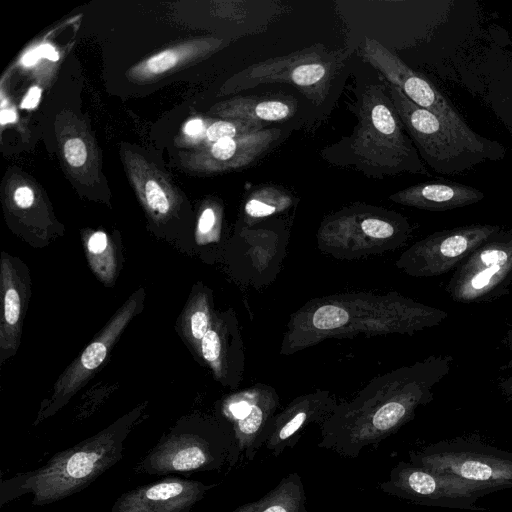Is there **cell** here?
I'll return each mask as SVG.
<instances>
[{
  "label": "cell",
  "instance_id": "6da1fadb",
  "mask_svg": "<svg viewBox=\"0 0 512 512\" xmlns=\"http://www.w3.org/2000/svg\"><path fill=\"white\" fill-rule=\"evenodd\" d=\"M146 408L141 403L109 426L53 455L39 468L0 483V507L25 494L43 506L80 492L122 459L124 442Z\"/></svg>",
  "mask_w": 512,
  "mask_h": 512
},
{
  "label": "cell",
  "instance_id": "7a4b0ae2",
  "mask_svg": "<svg viewBox=\"0 0 512 512\" xmlns=\"http://www.w3.org/2000/svg\"><path fill=\"white\" fill-rule=\"evenodd\" d=\"M453 357L432 355L421 363L401 392L383 404L366 411L338 412L325 420L318 447L331 450L346 458H356L360 452L395 433L414 416L416 408L433 399V388L451 371Z\"/></svg>",
  "mask_w": 512,
  "mask_h": 512
},
{
  "label": "cell",
  "instance_id": "3957f363",
  "mask_svg": "<svg viewBox=\"0 0 512 512\" xmlns=\"http://www.w3.org/2000/svg\"><path fill=\"white\" fill-rule=\"evenodd\" d=\"M405 131L387 86H367L350 145L358 167L376 175L429 174Z\"/></svg>",
  "mask_w": 512,
  "mask_h": 512
},
{
  "label": "cell",
  "instance_id": "277c9868",
  "mask_svg": "<svg viewBox=\"0 0 512 512\" xmlns=\"http://www.w3.org/2000/svg\"><path fill=\"white\" fill-rule=\"evenodd\" d=\"M234 436L225 422L200 415L180 418L137 463L138 474L219 471L237 465Z\"/></svg>",
  "mask_w": 512,
  "mask_h": 512
},
{
  "label": "cell",
  "instance_id": "5b68a950",
  "mask_svg": "<svg viewBox=\"0 0 512 512\" xmlns=\"http://www.w3.org/2000/svg\"><path fill=\"white\" fill-rule=\"evenodd\" d=\"M387 90L417 151L436 172L460 173L482 161H497L505 156V147L500 143L490 139L474 141L410 101L397 87L388 84Z\"/></svg>",
  "mask_w": 512,
  "mask_h": 512
},
{
  "label": "cell",
  "instance_id": "8992f818",
  "mask_svg": "<svg viewBox=\"0 0 512 512\" xmlns=\"http://www.w3.org/2000/svg\"><path fill=\"white\" fill-rule=\"evenodd\" d=\"M409 460L464 481L486 494L512 488V452L474 436L441 440L409 451Z\"/></svg>",
  "mask_w": 512,
  "mask_h": 512
},
{
  "label": "cell",
  "instance_id": "52a82bcc",
  "mask_svg": "<svg viewBox=\"0 0 512 512\" xmlns=\"http://www.w3.org/2000/svg\"><path fill=\"white\" fill-rule=\"evenodd\" d=\"M346 54L317 44L288 55L251 64L237 75L236 88L286 83L297 88L315 104L326 99L332 80L344 65Z\"/></svg>",
  "mask_w": 512,
  "mask_h": 512
},
{
  "label": "cell",
  "instance_id": "ba28073f",
  "mask_svg": "<svg viewBox=\"0 0 512 512\" xmlns=\"http://www.w3.org/2000/svg\"><path fill=\"white\" fill-rule=\"evenodd\" d=\"M511 284L512 229L502 228L462 261L445 291L454 302L485 303L508 294Z\"/></svg>",
  "mask_w": 512,
  "mask_h": 512
},
{
  "label": "cell",
  "instance_id": "9c48e42d",
  "mask_svg": "<svg viewBox=\"0 0 512 512\" xmlns=\"http://www.w3.org/2000/svg\"><path fill=\"white\" fill-rule=\"evenodd\" d=\"M145 289L135 291L110 318L54 385L53 393L43 404L34 425L56 414L87 383L111 352L117 339L144 307Z\"/></svg>",
  "mask_w": 512,
  "mask_h": 512
},
{
  "label": "cell",
  "instance_id": "30bf717a",
  "mask_svg": "<svg viewBox=\"0 0 512 512\" xmlns=\"http://www.w3.org/2000/svg\"><path fill=\"white\" fill-rule=\"evenodd\" d=\"M384 493L413 503L450 509L487 511L476 505L487 495L478 488L449 475L437 473L413 463L400 461L379 484Z\"/></svg>",
  "mask_w": 512,
  "mask_h": 512
},
{
  "label": "cell",
  "instance_id": "8fae6325",
  "mask_svg": "<svg viewBox=\"0 0 512 512\" xmlns=\"http://www.w3.org/2000/svg\"><path fill=\"white\" fill-rule=\"evenodd\" d=\"M362 56L413 103L439 117L466 137L487 142L489 139L474 132L452 103L428 80L412 70L398 55L374 38L364 37Z\"/></svg>",
  "mask_w": 512,
  "mask_h": 512
},
{
  "label": "cell",
  "instance_id": "7c38bea8",
  "mask_svg": "<svg viewBox=\"0 0 512 512\" xmlns=\"http://www.w3.org/2000/svg\"><path fill=\"white\" fill-rule=\"evenodd\" d=\"M501 230L499 225L470 224L436 232L411 251L410 270L418 276H439L455 270Z\"/></svg>",
  "mask_w": 512,
  "mask_h": 512
},
{
  "label": "cell",
  "instance_id": "4fadbf2b",
  "mask_svg": "<svg viewBox=\"0 0 512 512\" xmlns=\"http://www.w3.org/2000/svg\"><path fill=\"white\" fill-rule=\"evenodd\" d=\"M0 366L17 352L24 318L32 294L26 264L6 252L1 254Z\"/></svg>",
  "mask_w": 512,
  "mask_h": 512
},
{
  "label": "cell",
  "instance_id": "5bb4252c",
  "mask_svg": "<svg viewBox=\"0 0 512 512\" xmlns=\"http://www.w3.org/2000/svg\"><path fill=\"white\" fill-rule=\"evenodd\" d=\"M217 483L165 477L121 494L111 512H190Z\"/></svg>",
  "mask_w": 512,
  "mask_h": 512
},
{
  "label": "cell",
  "instance_id": "9a60e30c",
  "mask_svg": "<svg viewBox=\"0 0 512 512\" xmlns=\"http://www.w3.org/2000/svg\"><path fill=\"white\" fill-rule=\"evenodd\" d=\"M483 198L482 191L449 180L418 183L390 196L397 203L430 211L461 208L475 204Z\"/></svg>",
  "mask_w": 512,
  "mask_h": 512
},
{
  "label": "cell",
  "instance_id": "2e32d148",
  "mask_svg": "<svg viewBox=\"0 0 512 512\" xmlns=\"http://www.w3.org/2000/svg\"><path fill=\"white\" fill-rule=\"evenodd\" d=\"M232 512H309L300 475L291 472L266 495Z\"/></svg>",
  "mask_w": 512,
  "mask_h": 512
},
{
  "label": "cell",
  "instance_id": "e0dca14e",
  "mask_svg": "<svg viewBox=\"0 0 512 512\" xmlns=\"http://www.w3.org/2000/svg\"><path fill=\"white\" fill-rule=\"evenodd\" d=\"M295 105L279 100L260 97H241L227 105L224 114L237 121L264 123L278 122L294 115Z\"/></svg>",
  "mask_w": 512,
  "mask_h": 512
},
{
  "label": "cell",
  "instance_id": "ac0fdd59",
  "mask_svg": "<svg viewBox=\"0 0 512 512\" xmlns=\"http://www.w3.org/2000/svg\"><path fill=\"white\" fill-rule=\"evenodd\" d=\"M85 249L94 273L103 283L113 285L119 269V253L107 235L101 231L93 233L87 239Z\"/></svg>",
  "mask_w": 512,
  "mask_h": 512
},
{
  "label": "cell",
  "instance_id": "d6986e66",
  "mask_svg": "<svg viewBox=\"0 0 512 512\" xmlns=\"http://www.w3.org/2000/svg\"><path fill=\"white\" fill-rule=\"evenodd\" d=\"M180 325L186 341L200 351L201 341L210 327L208 306L204 295L197 293L187 302Z\"/></svg>",
  "mask_w": 512,
  "mask_h": 512
},
{
  "label": "cell",
  "instance_id": "ffe728a7",
  "mask_svg": "<svg viewBox=\"0 0 512 512\" xmlns=\"http://www.w3.org/2000/svg\"><path fill=\"white\" fill-rule=\"evenodd\" d=\"M287 200L288 197L274 187H265L247 201L245 211L251 217H265L275 213Z\"/></svg>",
  "mask_w": 512,
  "mask_h": 512
},
{
  "label": "cell",
  "instance_id": "44dd1931",
  "mask_svg": "<svg viewBox=\"0 0 512 512\" xmlns=\"http://www.w3.org/2000/svg\"><path fill=\"white\" fill-rule=\"evenodd\" d=\"M264 129V124L237 121H217L210 125L206 136L214 143L225 138H235Z\"/></svg>",
  "mask_w": 512,
  "mask_h": 512
},
{
  "label": "cell",
  "instance_id": "7402d4cb",
  "mask_svg": "<svg viewBox=\"0 0 512 512\" xmlns=\"http://www.w3.org/2000/svg\"><path fill=\"white\" fill-rule=\"evenodd\" d=\"M349 319L347 311L334 305L320 307L313 316V325L320 330L336 329L346 324Z\"/></svg>",
  "mask_w": 512,
  "mask_h": 512
},
{
  "label": "cell",
  "instance_id": "603a6c76",
  "mask_svg": "<svg viewBox=\"0 0 512 512\" xmlns=\"http://www.w3.org/2000/svg\"><path fill=\"white\" fill-rule=\"evenodd\" d=\"M360 227L364 234L377 239L389 238L395 232V228L390 222L372 217L363 219Z\"/></svg>",
  "mask_w": 512,
  "mask_h": 512
},
{
  "label": "cell",
  "instance_id": "cb8c5ba5",
  "mask_svg": "<svg viewBox=\"0 0 512 512\" xmlns=\"http://www.w3.org/2000/svg\"><path fill=\"white\" fill-rule=\"evenodd\" d=\"M146 199L149 206L165 214L169 209V203L161 187L155 181H148L145 187Z\"/></svg>",
  "mask_w": 512,
  "mask_h": 512
},
{
  "label": "cell",
  "instance_id": "d4e9b609",
  "mask_svg": "<svg viewBox=\"0 0 512 512\" xmlns=\"http://www.w3.org/2000/svg\"><path fill=\"white\" fill-rule=\"evenodd\" d=\"M65 157L68 163L74 167H80L87 158L85 144L79 138L68 140L64 146Z\"/></svg>",
  "mask_w": 512,
  "mask_h": 512
},
{
  "label": "cell",
  "instance_id": "484cf974",
  "mask_svg": "<svg viewBox=\"0 0 512 512\" xmlns=\"http://www.w3.org/2000/svg\"><path fill=\"white\" fill-rule=\"evenodd\" d=\"M177 60V55L173 51L166 50L150 58L147 62V66L152 72L161 73L172 68Z\"/></svg>",
  "mask_w": 512,
  "mask_h": 512
},
{
  "label": "cell",
  "instance_id": "4316f807",
  "mask_svg": "<svg viewBox=\"0 0 512 512\" xmlns=\"http://www.w3.org/2000/svg\"><path fill=\"white\" fill-rule=\"evenodd\" d=\"M16 204L21 208H28L34 200L33 191L28 187H19L14 193Z\"/></svg>",
  "mask_w": 512,
  "mask_h": 512
},
{
  "label": "cell",
  "instance_id": "83f0119b",
  "mask_svg": "<svg viewBox=\"0 0 512 512\" xmlns=\"http://www.w3.org/2000/svg\"><path fill=\"white\" fill-rule=\"evenodd\" d=\"M215 223V214L211 208H207L201 214L198 222V231L201 234H207L211 231Z\"/></svg>",
  "mask_w": 512,
  "mask_h": 512
},
{
  "label": "cell",
  "instance_id": "f1b7e54d",
  "mask_svg": "<svg viewBox=\"0 0 512 512\" xmlns=\"http://www.w3.org/2000/svg\"><path fill=\"white\" fill-rule=\"evenodd\" d=\"M41 90L38 87H32L25 99L22 101L21 107L24 109L34 108L40 99Z\"/></svg>",
  "mask_w": 512,
  "mask_h": 512
},
{
  "label": "cell",
  "instance_id": "f546056e",
  "mask_svg": "<svg viewBox=\"0 0 512 512\" xmlns=\"http://www.w3.org/2000/svg\"><path fill=\"white\" fill-rule=\"evenodd\" d=\"M40 57L47 58L51 61H57L59 56L55 49L49 44H43L36 48Z\"/></svg>",
  "mask_w": 512,
  "mask_h": 512
},
{
  "label": "cell",
  "instance_id": "4dcf8cb0",
  "mask_svg": "<svg viewBox=\"0 0 512 512\" xmlns=\"http://www.w3.org/2000/svg\"><path fill=\"white\" fill-rule=\"evenodd\" d=\"M503 343L507 347L508 350L512 351V325L509 326L506 334L503 338ZM501 371H506L512 369V357L508 360L506 364H503L499 368Z\"/></svg>",
  "mask_w": 512,
  "mask_h": 512
},
{
  "label": "cell",
  "instance_id": "1f68e13d",
  "mask_svg": "<svg viewBox=\"0 0 512 512\" xmlns=\"http://www.w3.org/2000/svg\"><path fill=\"white\" fill-rule=\"evenodd\" d=\"M204 124L201 119L190 120L185 126V133L190 136L197 135L203 131Z\"/></svg>",
  "mask_w": 512,
  "mask_h": 512
},
{
  "label": "cell",
  "instance_id": "d6a6232c",
  "mask_svg": "<svg viewBox=\"0 0 512 512\" xmlns=\"http://www.w3.org/2000/svg\"><path fill=\"white\" fill-rule=\"evenodd\" d=\"M40 58L36 48L33 49V50H30L28 51L24 56H23V59H22V63L25 65V66H31V65H34L37 60Z\"/></svg>",
  "mask_w": 512,
  "mask_h": 512
},
{
  "label": "cell",
  "instance_id": "836d02e7",
  "mask_svg": "<svg viewBox=\"0 0 512 512\" xmlns=\"http://www.w3.org/2000/svg\"><path fill=\"white\" fill-rule=\"evenodd\" d=\"M16 120V114L13 110H2L1 111V124L14 122Z\"/></svg>",
  "mask_w": 512,
  "mask_h": 512
}]
</instances>
